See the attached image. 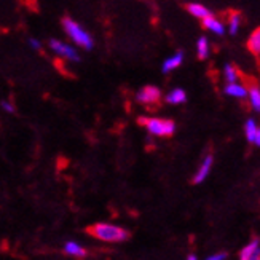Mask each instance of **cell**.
Segmentation results:
<instances>
[{"mask_svg": "<svg viewBox=\"0 0 260 260\" xmlns=\"http://www.w3.org/2000/svg\"><path fill=\"white\" fill-rule=\"evenodd\" d=\"M165 101H166V103H169V104H184L185 101H187V94H185L184 89L176 88V89H173V91L165 98Z\"/></svg>", "mask_w": 260, "mask_h": 260, "instance_id": "cell-10", "label": "cell"}, {"mask_svg": "<svg viewBox=\"0 0 260 260\" xmlns=\"http://www.w3.org/2000/svg\"><path fill=\"white\" fill-rule=\"evenodd\" d=\"M209 54V45H208V40L205 37H201L198 40V58L200 59H206Z\"/></svg>", "mask_w": 260, "mask_h": 260, "instance_id": "cell-19", "label": "cell"}, {"mask_svg": "<svg viewBox=\"0 0 260 260\" xmlns=\"http://www.w3.org/2000/svg\"><path fill=\"white\" fill-rule=\"evenodd\" d=\"M223 74H225V78H227L229 82H236L241 77V72L238 71V67L233 66V64H229L227 67H225Z\"/></svg>", "mask_w": 260, "mask_h": 260, "instance_id": "cell-17", "label": "cell"}, {"mask_svg": "<svg viewBox=\"0 0 260 260\" xmlns=\"http://www.w3.org/2000/svg\"><path fill=\"white\" fill-rule=\"evenodd\" d=\"M244 129H246V138H247V141H249L251 144L258 145L260 144V129H258V126L255 125V121L252 118H249V120L246 121Z\"/></svg>", "mask_w": 260, "mask_h": 260, "instance_id": "cell-8", "label": "cell"}, {"mask_svg": "<svg viewBox=\"0 0 260 260\" xmlns=\"http://www.w3.org/2000/svg\"><path fill=\"white\" fill-rule=\"evenodd\" d=\"M50 47L58 53V54H61V56H64L66 59H69V61H74V62H77V61H80V56L77 54V51L74 50V48H71L69 45H64V43H61L59 40H51L50 42Z\"/></svg>", "mask_w": 260, "mask_h": 260, "instance_id": "cell-5", "label": "cell"}, {"mask_svg": "<svg viewBox=\"0 0 260 260\" xmlns=\"http://www.w3.org/2000/svg\"><path fill=\"white\" fill-rule=\"evenodd\" d=\"M136 101H138L139 104H144V106H150V104H160L161 101V91L160 88L156 86H144L141 91L136 96Z\"/></svg>", "mask_w": 260, "mask_h": 260, "instance_id": "cell-4", "label": "cell"}, {"mask_svg": "<svg viewBox=\"0 0 260 260\" xmlns=\"http://www.w3.org/2000/svg\"><path fill=\"white\" fill-rule=\"evenodd\" d=\"M88 235L94 236V238L101 241H109V243H123L131 238V233L117 225L110 223H94L91 227L86 229Z\"/></svg>", "mask_w": 260, "mask_h": 260, "instance_id": "cell-1", "label": "cell"}, {"mask_svg": "<svg viewBox=\"0 0 260 260\" xmlns=\"http://www.w3.org/2000/svg\"><path fill=\"white\" fill-rule=\"evenodd\" d=\"M229 257V254L227 252H220V254H214V255H211V257H208L209 260H223V258H227Z\"/></svg>", "mask_w": 260, "mask_h": 260, "instance_id": "cell-20", "label": "cell"}, {"mask_svg": "<svg viewBox=\"0 0 260 260\" xmlns=\"http://www.w3.org/2000/svg\"><path fill=\"white\" fill-rule=\"evenodd\" d=\"M249 94H251V104H252V107H254V110H260V91H258V85H254V86H251L249 89Z\"/></svg>", "mask_w": 260, "mask_h": 260, "instance_id": "cell-18", "label": "cell"}, {"mask_svg": "<svg viewBox=\"0 0 260 260\" xmlns=\"http://www.w3.org/2000/svg\"><path fill=\"white\" fill-rule=\"evenodd\" d=\"M187 258H188V260H195V258H197V257H195V255H193V254H190V255H188V257H187Z\"/></svg>", "mask_w": 260, "mask_h": 260, "instance_id": "cell-24", "label": "cell"}, {"mask_svg": "<svg viewBox=\"0 0 260 260\" xmlns=\"http://www.w3.org/2000/svg\"><path fill=\"white\" fill-rule=\"evenodd\" d=\"M241 260H255L258 258V238H254L244 249L240 252Z\"/></svg>", "mask_w": 260, "mask_h": 260, "instance_id": "cell-9", "label": "cell"}, {"mask_svg": "<svg viewBox=\"0 0 260 260\" xmlns=\"http://www.w3.org/2000/svg\"><path fill=\"white\" fill-rule=\"evenodd\" d=\"M182 59H184L182 53H177V54L174 56V58H171V59L165 61V66H163V72H165V74L171 72L173 69H176V67H179L180 64H182Z\"/></svg>", "mask_w": 260, "mask_h": 260, "instance_id": "cell-16", "label": "cell"}, {"mask_svg": "<svg viewBox=\"0 0 260 260\" xmlns=\"http://www.w3.org/2000/svg\"><path fill=\"white\" fill-rule=\"evenodd\" d=\"M247 50H249L252 54L258 56V53H260V29L258 27L251 34L249 40H247Z\"/></svg>", "mask_w": 260, "mask_h": 260, "instance_id": "cell-12", "label": "cell"}, {"mask_svg": "<svg viewBox=\"0 0 260 260\" xmlns=\"http://www.w3.org/2000/svg\"><path fill=\"white\" fill-rule=\"evenodd\" d=\"M139 125H144L150 134L160 136V138H171L176 131V123L173 120H161V118H139Z\"/></svg>", "mask_w": 260, "mask_h": 260, "instance_id": "cell-3", "label": "cell"}, {"mask_svg": "<svg viewBox=\"0 0 260 260\" xmlns=\"http://www.w3.org/2000/svg\"><path fill=\"white\" fill-rule=\"evenodd\" d=\"M185 10L188 11L190 15H193L197 18H205V16L211 15V11L206 7L200 5V4H188V5H185Z\"/></svg>", "mask_w": 260, "mask_h": 260, "instance_id": "cell-15", "label": "cell"}, {"mask_svg": "<svg viewBox=\"0 0 260 260\" xmlns=\"http://www.w3.org/2000/svg\"><path fill=\"white\" fill-rule=\"evenodd\" d=\"M30 45H32V48H36V50H42L40 43H39L36 39H30Z\"/></svg>", "mask_w": 260, "mask_h": 260, "instance_id": "cell-22", "label": "cell"}, {"mask_svg": "<svg viewBox=\"0 0 260 260\" xmlns=\"http://www.w3.org/2000/svg\"><path fill=\"white\" fill-rule=\"evenodd\" d=\"M64 252H66V254H69V255H74V257H80V258H82V257H86V255H88L86 249H83L82 246H78L77 243H72V241L66 243Z\"/></svg>", "mask_w": 260, "mask_h": 260, "instance_id": "cell-13", "label": "cell"}, {"mask_svg": "<svg viewBox=\"0 0 260 260\" xmlns=\"http://www.w3.org/2000/svg\"><path fill=\"white\" fill-rule=\"evenodd\" d=\"M212 161H214V158H212L211 155H208V156L205 158V161L201 163V166H200V169H198V173L195 174V177L191 179V182H193V184H200V182H203V180L206 179V176L209 174V171H211Z\"/></svg>", "mask_w": 260, "mask_h": 260, "instance_id": "cell-7", "label": "cell"}, {"mask_svg": "<svg viewBox=\"0 0 260 260\" xmlns=\"http://www.w3.org/2000/svg\"><path fill=\"white\" fill-rule=\"evenodd\" d=\"M225 93L230 94V96H235V98H246L247 96V89L244 86H240L236 85L235 82H230L227 86H225Z\"/></svg>", "mask_w": 260, "mask_h": 260, "instance_id": "cell-14", "label": "cell"}, {"mask_svg": "<svg viewBox=\"0 0 260 260\" xmlns=\"http://www.w3.org/2000/svg\"><path fill=\"white\" fill-rule=\"evenodd\" d=\"M241 21H243V16L240 11H229V26H230L232 36H236V34H238Z\"/></svg>", "mask_w": 260, "mask_h": 260, "instance_id": "cell-11", "label": "cell"}, {"mask_svg": "<svg viewBox=\"0 0 260 260\" xmlns=\"http://www.w3.org/2000/svg\"><path fill=\"white\" fill-rule=\"evenodd\" d=\"M26 4H29V7L34 10V11H37V5H36V0H29V2H26Z\"/></svg>", "mask_w": 260, "mask_h": 260, "instance_id": "cell-23", "label": "cell"}, {"mask_svg": "<svg viewBox=\"0 0 260 260\" xmlns=\"http://www.w3.org/2000/svg\"><path fill=\"white\" fill-rule=\"evenodd\" d=\"M203 19V27L205 29H209V30H212L214 34H217V36H223L225 34V29H223V24L222 22H219L216 18L212 16V13L211 15H208V16H205V18H201Z\"/></svg>", "mask_w": 260, "mask_h": 260, "instance_id": "cell-6", "label": "cell"}, {"mask_svg": "<svg viewBox=\"0 0 260 260\" xmlns=\"http://www.w3.org/2000/svg\"><path fill=\"white\" fill-rule=\"evenodd\" d=\"M61 24L66 30V34L69 36L75 43H78L80 47H83L85 50H91L93 48V40H91V36L86 34L80 26L77 24V22L69 18V16H64L61 19Z\"/></svg>", "mask_w": 260, "mask_h": 260, "instance_id": "cell-2", "label": "cell"}, {"mask_svg": "<svg viewBox=\"0 0 260 260\" xmlns=\"http://www.w3.org/2000/svg\"><path fill=\"white\" fill-rule=\"evenodd\" d=\"M2 107H4L7 112H10V114H13V112H15V106H11V103H8V101H4V103H2Z\"/></svg>", "mask_w": 260, "mask_h": 260, "instance_id": "cell-21", "label": "cell"}]
</instances>
